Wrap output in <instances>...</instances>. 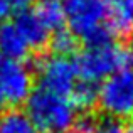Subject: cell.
<instances>
[{"mask_svg":"<svg viewBox=\"0 0 133 133\" xmlns=\"http://www.w3.org/2000/svg\"><path fill=\"white\" fill-rule=\"evenodd\" d=\"M127 61L128 49L121 44L110 42L96 47H84L79 52L76 64L79 71V79L98 84L113 72L125 68Z\"/></svg>","mask_w":133,"mask_h":133,"instance_id":"3957f363","label":"cell"},{"mask_svg":"<svg viewBox=\"0 0 133 133\" xmlns=\"http://www.w3.org/2000/svg\"><path fill=\"white\" fill-rule=\"evenodd\" d=\"M12 14V7H10L9 0H0V24L5 22V19Z\"/></svg>","mask_w":133,"mask_h":133,"instance_id":"e0dca14e","label":"cell"},{"mask_svg":"<svg viewBox=\"0 0 133 133\" xmlns=\"http://www.w3.org/2000/svg\"><path fill=\"white\" fill-rule=\"evenodd\" d=\"M106 27L118 41H133V0H111L108 3Z\"/></svg>","mask_w":133,"mask_h":133,"instance_id":"ba28073f","label":"cell"},{"mask_svg":"<svg viewBox=\"0 0 133 133\" xmlns=\"http://www.w3.org/2000/svg\"><path fill=\"white\" fill-rule=\"evenodd\" d=\"M34 76L41 89L59 96H69L79 81V71L76 61L64 56H56L47 52L30 57Z\"/></svg>","mask_w":133,"mask_h":133,"instance_id":"7a4b0ae2","label":"cell"},{"mask_svg":"<svg viewBox=\"0 0 133 133\" xmlns=\"http://www.w3.org/2000/svg\"><path fill=\"white\" fill-rule=\"evenodd\" d=\"M127 64H128L130 69H133V47L128 49V61H127Z\"/></svg>","mask_w":133,"mask_h":133,"instance_id":"d6986e66","label":"cell"},{"mask_svg":"<svg viewBox=\"0 0 133 133\" xmlns=\"http://www.w3.org/2000/svg\"><path fill=\"white\" fill-rule=\"evenodd\" d=\"M64 12L69 29L79 39H83L94 29L103 25L108 3L104 0H66Z\"/></svg>","mask_w":133,"mask_h":133,"instance_id":"8992f818","label":"cell"},{"mask_svg":"<svg viewBox=\"0 0 133 133\" xmlns=\"http://www.w3.org/2000/svg\"><path fill=\"white\" fill-rule=\"evenodd\" d=\"M0 54L5 59L19 62H27V59L34 56L27 41L14 22L0 24Z\"/></svg>","mask_w":133,"mask_h":133,"instance_id":"9c48e42d","label":"cell"},{"mask_svg":"<svg viewBox=\"0 0 133 133\" xmlns=\"http://www.w3.org/2000/svg\"><path fill=\"white\" fill-rule=\"evenodd\" d=\"M101 118L94 111H86L76 116L71 127V133H96L101 125Z\"/></svg>","mask_w":133,"mask_h":133,"instance_id":"5bb4252c","label":"cell"},{"mask_svg":"<svg viewBox=\"0 0 133 133\" xmlns=\"http://www.w3.org/2000/svg\"><path fill=\"white\" fill-rule=\"evenodd\" d=\"M37 130L39 128L27 111L19 108H5L0 111V133H37Z\"/></svg>","mask_w":133,"mask_h":133,"instance_id":"30bf717a","label":"cell"},{"mask_svg":"<svg viewBox=\"0 0 133 133\" xmlns=\"http://www.w3.org/2000/svg\"><path fill=\"white\" fill-rule=\"evenodd\" d=\"M9 2H10V7H12V12L15 14L27 12L32 5V0H9Z\"/></svg>","mask_w":133,"mask_h":133,"instance_id":"2e32d148","label":"cell"},{"mask_svg":"<svg viewBox=\"0 0 133 133\" xmlns=\"http://www.w3.org/2000/svg\"><path fill=\"white\" fill-rule=\"evenodd\" d=\"M79 49V37L72 32L71 29H59L56 32H52L51 42H49V51L56 56H69L76 54Z\"/></svg>","mask_w":133,"mask_h":133,"instance_id":"4fadbf2b","label":"cell"},{"mask_svg":"<svg viewBox=\"0 0 133 133\" xmlns=\"http://www.w3.org/2000/svg\"><path fill=\"white\" fill-rule=\"evenodd\" d=\"M0 83L7 108H19L32 94L36 76L25 62L10 61L3 57L0 68Z\"/></svg>","mask_w":133,"mask_h":133,"instance_id":"5b68a950","label":"cell"},{"mask_svg":"<svg viewBox=\"0 0 133 133\" xmlns=\"http://www.w3.org/2000/svg\"><path fill=\"white\" fill-rule=\"evenodd\" d=\"M25 111L37 128L54 133L71 130L76 120V108L71 99L45 89H34L25 101Z\"/></svg>","mask_w":133,"mask_h":133,"instance_id":"6da1fadb","label":"cell"},{"mask_svg":"<svg viewBox=\"0 0 133 133\" xmlns=\"http://www.w3.org/2000/svg\"><path fill=\"white\" fill-rule=\"evenodd\" d=\"M125 133H133V121H130V123H127L125 125Z\"/></svg>","mask_w":133,"mask_h":133,"instance_id":"ffe728a7","label":"cell"},{"mask_svg":"<svg viewBox=\"0 0 133 133\" xmlns=\"http://www.w3.org/2000/svg\"><path fill=\"white\" fill-rule=\"evenodd\" d=\"M96 133H125V130L116 120L106 118V120L101 121V125H99V128H98Z\"/></svg>","mask_w":133,"mask_h":133,"instance_id":"9a60e30c","label":"cell"},{"mask_svg":"<svg viewBox=\"0 0 133 133\" xmlns=\"http://www.w3.org/2000/svg\"><path fill=\"white\" fill-rule=\"evenodd\" d=\"M37 14V17L41 19V22L47 27L51 32L62 29L66 24V12H64V5L61 2H41L37 5V9L34 10Z\"/></svg>","mask_w":133,"mask_h":133,"instance_id":"7c38bea8","label":"cell"},{"mask_svg":"<svg viewBox=\"0 0 133 133\" xmlns=\"http://www.w3.org/2000/svg\"><path fill=\"white\" fill-rule=\"evenodd\" d=\"M98 108L111 120L133 116V69L121 68L101 83Z\"/></svg>","mask_w":133,"mask_h":133,"instance_id":"277c9868","label":"cell"},{"mask_svg":"<svg viewBox=\"0 0 133 133\" xmlns=\"http://www.w3.org/2000/svg\"><path fill=\"white\" fill-rule=\"evenodd\" d=\"M98 94H99V86L96 83L79 79L69 96H71V103L74 104L76 110H81V113H86V111H94L98 108Z\"/></svg>","mask_w":133,"mask_h":133,"instance_id":"8fae6325","label":"cell"},{"mask_svg":"<svg viewBox=\"0 0 133 133\" xmlns=\"http://www.w3.org/2000/svg\"><path fill=\"white\" fill-rule=\"evenodd\" d=\"M41 2H51V0H41ZM56 2H59V0H56Z\"/></svg>","mask_w":133,"mask_h":133,"instance_id":"44dd1931","label":"cell"},{"mask_svg":"<svg viewBox=\"0 0 133 133\" xmlns=\"http://www.w3.org/2000/svg\"><path fill=\"white\" fill-rule=\"evenodd\" d=\"M14 24L20 30L24 39L27 41V44H29V47H30L34 56L44 54V52L49 51V42H51L52 32L41 22V19L37 17V14L34 10L15 14Z\"/></svg>","mask_w":133,"mask_h":133,"instance_id":"52a82bcc","label":"cell"},{"mask_svg":"<svg viewBox=\"0 0 133 133\" xmlns=\"http://www.w3.org/2000/svg\"><path fill=\"white\" fill-rule=\"evenodd\" d=\"M2 61L3 57L0 56V68H2ZM7 108V103H5V96H3V89H2V83H0V111H3Z\"/></svg>","mask_w":133,"mask_h":133,"instance_id":"ac0fdd59","label":"cell"},{"mask_svg":"<svg viewBox=\"0 0 133 133\" xmlns=\"http://www.w3.org/2000/svg\"><path fill=\"white\" fill-rule=\"evenodd\" d=\"M47 133H54V131H47Z\"/></svg>","mask_w":133,"mask_h":133,"instance_id":"7402d4cb","label":"cell"}]
</instances>
